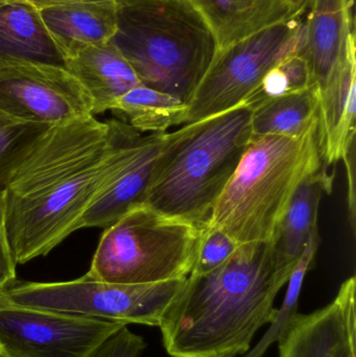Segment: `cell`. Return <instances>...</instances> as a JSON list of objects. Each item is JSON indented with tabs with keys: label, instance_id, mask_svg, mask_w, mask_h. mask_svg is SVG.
Listing matches in <instances>:
<instances>
[{
	"label": "cell",
	"instance_id": "obj_1",
	"mask_svg": "<svg viewBox=\"0 0 356 357\" xmlns=\"http://www.w3.org/2000/svg\"><path fill=\"white\" fill-rule=\"evenodd\" d=\"M141 133L121 119L82 117L46 129L0 193L17 264L47 255L72 233L96 197L129 169Z\"/></svg>",
	"mask_w": 356,
	"mask_h": 357
},
{
	"label": "cell",
	"instance_id": "obj_2",
	"mask_svg": "<svg viewBox=\"0 0 356 357\" xmlns=\"http://www.w3.org/2000/svg\"><path fill=\"white\" fill-rule=\"evenodd\" d=\"M295 268L275 241L240 245L219 268L189 275L159 328L171 357H238L259 329L278 318L275 300Z\"/></svg>",
	"mask_w": 356,
	"mask_h": 357
},
{
	"label": "cell",
	"instance_id": "obj_3",
	"mask_svg": "<svg viewBox=\"0 0 356 357\" xmlns=\"http://www.w3.org/2000/svg\"><path fill=\"white\" fill-rule=\"evenodd\" d=\"M251 142L247 106L167 133L146 205L205 228Z\"/></svg>",
	"mask_w": 356,
	"mask_h": 357
},
{
	"label": "cell",
	"instance_id": "obj_4",
	"mask_svg": "<svg viewBox=\"0 0 356 357\" xmlns=\"http://www.w3.org/2000/svg\"><path fill=\"white\" fill-rule=\"evenodd\" d=\"M111 43L140 83L187 106L217 52V41L187 0H115Z\"/></svg>",
	"mask_w": 356,
	"mask_h": 357
},
{
	"label": "cell",
	"instance_id": "obj_5",
	"mask_svg": "<svg viewBox=\"0 0 356 357\" xmlns=\"http://www.w3.org/2000/svg\"><path fill=\"white\" fill-rule=\"evenodd\" d=\"M317 129L298 138L252 140L206 227L224 231L238 245L275 241L299 187L325 167Z\"/></svg>",
	"mask_w": 356,
	"mask_h": 357
},
{
	"label": "cell",
	"instance_id": "obj_6",
	"mask_svg": "<svg viewBox=\"0 0 356 357\" xmlns=\"http://www.w3.org/2000/svg\"><path fill=\"white\" fill-rule=\"evenodd\" d=\"M204 228L144 204L104 229L86 274L116 284L180 280L194 270Z\"/></svg>",
	"mask_w": 356,
	"mask_h": 357
},
{
	"label": "cell",
	"instance_id": "obj_7",
	"mask_svg": "<svg viewBox=\"0 0 356 357\" xmlns=\"http://www.w3.org/2000/svg\"><path fill=\"white\" fill-rule=\"evenodd\" d=\"M185 279L116 284L85 274L63 282H31L16 279L0 291V305L67 312L116 321L125 325L159 327L163 314L181 291Z\"/></svg>",
	"mask_w": 356,
	"mask_h": 357
},
{
	"label": "cell",
	"instance_id": "obj_8",
	"mask_svg": "<svg viewBox=\"0 0 356 357\" xmlns=\"http://www.w3.org/2000/svg\"><path fill=\"white\" fill-rule=\"evenodd\" d=\"M304 47L302 15L217 50L187 104L182 125L242 106L270 69L288 54H303Z\"/></svg>",
	"mask_w": 356,
	"mask_h": 357
},
{
	"label": "cell",
	"instance_id": "obj_9",
	"mask_svg": "<svg viewBox=\"0 0 356 357\" xmlns=\"http://www.w3.org/2000/svg\"><path fill=\"white\" fill-rule=\"evenodd\" d=\"M125 323L0 305V347L8 357H93Z\"/></svg>",
	"mask_w": 356,
	"mask_h": 357
},
{
	"label": "cell",
	"instance_id": "obj_10",
	"mask_svg": "<svg viewBox=\"0 0 356 357\" xmlns=\"http://www.w3.org/2000/svg\"><path fill=\"white\" fill-rule=\"evenodd\" d=\"M0 111L48 127L93 115L89 94L64 66L15 58L0 59Z\"/></svg>",
	"mask_w": 356,
	"mask_h": 357
},
{
	"label": "cell",
	"instance_id": "obj_11",
	"mask_svg": "<svg viewBox=\"0 0 356 357\" xmlns=\"http://www.w3.org/2000/svg\"><path fill=\"white\" fill-rule=\"evenodd\" d=\"M355 294L353 276L328 305L291 316L278 337L279 357H356Z\"/></svg>",
	"mask_w": 356,
	"mask_h": 357
},
{
	"label": "cell",
	"instance_id": "obj_12",
	"mask_svg": "<svg viewBox=\"0 0 356 357\" xmlns=\"http://www.w3.org/2000/svg\"><path fill=\"white\" fill-rule=\"evenodd\" d=\"M353 6L355 0H307L303 56L319 93L338 73L355 39Z\"/></svg>",
	"mask_w": 356,
	"mask_h": 357
},
{
	"label": "cell",
	"instance_id": "obj_13",
	"mask_svg": "<svg viewBox=\"0 0 356 357\" xmlns=\"http://www.w3.org/2000/svg\"><path fill=\"white\" fill-rule=\"evenodd\" d=\"M355 50L353 39L342 66L319 93L317 135L326 169L344 160L355 146Z\"/></svg>",
	"mask_w": 356,
	"mask_h": 357
},
{
	"label": "cell",
	"instance_id": "obj_14",
	"mask_svg": "<svg viewBox=\"0 0 356 357\" xmlns=\"http://www.w3.org/2000/svg\"><path fill=\"white\" fill-rule=\"evenodd\" d=\"M64 67L89 94L94 116L112 110L121 96L142 85L131 65L111 42L84 46L67 54Z\"/></svg>",
	"mask_w": 356,
	"mask_h": 357
},
{
	"label": "cell",
	"instance_id": "obj_15",
	"mask_svg": "<svg viewBox=\"0 0 356 357\" xmlns=\"http://www.w3.org/2000/svg\"><path fill=\"white\" fill-rule=\"evenodd\" d=\"M215 36L217 50L302 16L288 0H187Z\"/></svg>",
	"mask_w": 356,
	"mask_h": 357
},
{
	"label": "cell",
	"instance_id": "obj_16",
	"mask_svg": "<svg viewBox=\"0 0 356 357\" xmlns=\"http://www.w3.org/2000/svg\"><path fill=\"white\" fill-rule=\"evenodd\" d=\"M167 137V132L150 134L148 142L129 171L92 202L84 215L83 229L108 228L134 208L146 204Z\"/></svg>",
	"mask_w": 356,
	"mask_h": 357
},
{
	"label": "cell",
	"instance_id": "obj_17",
	"mask_svg": "<svg viewBox=\"0 0 356 357\" xmlns=\"http://www.w3.org/2000/svg\"><path fill=\"white\" fill-rule=\"evenodd\" d=\"M63 58L79 48L109 43L117 29L115 0H93L40 10Z\"/></svg>",
	"mask_w": 356,
	"mask_h": 357
},
{
	"label": "cell",
	"instance_id": "obj_18",
	"mask_svg": "<svg viewBox=\"0 0 356 357\" xmlns=\"http://www.w3.org/2000/svg\"><path fill=\"white\" fill-rule=\"evenodd\" d=\"M15 58L62 65V52L40 10L25 0L0 4V59Z\"/></svg>",
	"mask_w": 356,
	"mask_h": 357
},
{
	"label": "cell",
	"instance_id": "obj_19",
	"mask_svg": "<svg viewBox=\"0 0 356 357\" xmlns=\"http://www.w3.org/2000/svg\"><path fill=\"white\" fill-rule=\"evenodd\" d=\"M334 176L323 167L307 178L295 193L286 216L282 220L275 241L278 259L286 266L295 268L318 228L320 202L324 192L332 189Z\"/></svg>",
	"mask_w": 356,
	"mask_h": 357
},
{
	"label": "cell",
	"instance_id": "obj_20",
	"mask_svg": "<svg viewBox=\"0 0 356 357\" xmlns=\"http://www.w3.org/2000/svg\"><path fill=\"white\" fill-rule=\"evenodd\" d=\"M319 92L313 86L251 108L252 140L265 136L298 138L318 126Z\"/></svg>",
	"mask_w": 356,
	"mask_h": 357
},
{
	"label": "cell",
	"instance_id": "obj_21",
	"mask_svg": "<svg viewBox=\"0 0 356 357\" xmlns=\"http://www.w3.org/2000/svg\"><path fill=\"white\" fill-rule=\"evenodd\" d=\"M186 108L173 96L139 85L121 96L111 111L140 133L150 134L181 126Z\"/></svg>",
	"mask_w": 356,
	"mask_h": 357
},
{
	"label": "cell",
	"instance_id": "obj_22",
	"mask_svg": "<svg viewBox=\"0 0 356 357\" xmlns=\"http://www.w3.org/2000/svg\"><path fill=\"white\" fill-rule=\"evenodd\" d=\"M315 86L309 61L302 54H292L270 69L242 106L253 108L261 102Z\"/></svg>",
	"mask_w": 356,
	"mask_h": 357
},
{
	"label": "cell",
	"instance_id": "obj_23",
	"mask_svg": "<svg viewBox=\"0 0 356 357\" xmlns=\"http://www.w3.org/2000/svg\"><path fill=\"white\" fill-rule=\"evenodd\" d=\"M48 128L20 121L0 111V190L16 163Z\"/></svg>",
	"mask_w": 356,
	"mask_h": 357
},
{
	"label": "cell",
	"instance_id": "obj_24",
	"mask_svg": "<svg viewBox=\"0 0 356 357\" xmlns=\"http://www.w3.org/2000/svg\"><path fill=\"white\" fill-rule=\"evenodd\" d=\"M238 247V243L227 233L215 227H205L198 257L190 275L206 274L219 268Z\"/></svg>",
	"mask_w": 356,
	"mask_h": 357
},
{
	"label": "cell",
	"instance_id": "obj_25",
	"mask_svg": "<svg viewBox=\"0 0 356 357\" xmlns=\"http://www.w3.org/2000/svg\"><path fill=\"white\" fill-rule=\"evenodd\" d=\"M146 348L144 337L123 326L110 337L93 357H139Z\"/></svg>",
	"mask_w": 356,
	"mask_h": 357
},
{
	"label": "cell",
	"instance_id": "obj_26",
	"mask_svg": "<svg viewBox=\"0 0 356 357\" xmlns=\"http://www.w3.org/2000/svg\"><path fill=\"white\" fill-rule=\"evenodd\" d=\"M17 266L18 264L15 261L10 243H8L6 220H4L3 201L0 193V291L16 280Z\"/></svg>",
	"mask_w": 356,
	"mask_h": 357
},
{
	"label": "cell",
	"instance_id": "obj_27",
	"mask_svg": "<svg viewBox=\"0 0 356 357\" xmlns=\"http://www.w3.org/2000/svg\"><path fill=\"white\" fill-rule=\"evenodd\" d=\"M345 165L347 167V173H348L349 192H348V204L349 214H350L351 227L353 230L355 228V146L351 149L346 158L344 159Z\"/></svg>",
	"mask_w": 356,
	"mask_h": 357
},
{
	"label": "cell",
	"instance_id": "obj_28",
	"mask_svg": "<svg viewBox=\"0 0 356 357\" xmlns=\"http://www.w3.org/2000/svg\"><path fill=\"white\" fill-rule=\"evenodd\" d=\"M33 4L38 10L49 8L54 6H64V4L75 3V2L93 1V0H25Z\"/></svg>",
	"mask_w": 356,
	"mask_h": 357
},
{
	"label": "cell",
	"instance_id": "obj_29",
	"mask_svg": "<svg viewBox=\"0 0 356 357\" xmlns=\"http://www.w3.org/2000/svg\"><path fill=\"white\" fill-rule=\"evenodd\" d=\"M293 8L298 12L303 13L304 14L307 10V0H288Z\"/></svg>",
	"mask_w": 356,
	"mask_h": 357
},
{
	"label": "cell",
	"instance_id": "obj_30",
	"mask_svg": "<svg viewBox=\"0 0 356 357\" xmlns=\"http://www.w3.org/2000/svg\"><path fill=\"white\" fill-rule=\"evenodd\" d=\"M0 357H8V356H6V354H2V352H1V354H0Z\"/></svg>",
	"mask_w": 356,
	"mask_h": 357
},
{
	"label": "cell",
	"instance_id": "obj_31",
	"mask_svg": "<svg viewBox=\"0 0 356 357\" xmlns=\"http://www.w3.org/2000/svg\"><path fill=\"white\" fill-rule=\"evenodd\" d=\"M6 0H0V4H2L3 3V2H6Z\"/></svg>",
	"mask_w": 356,
	"mask_h": 357
},
{
	"label": "cell",
	"instance_id": "obj_32",
	"mask_svg": "<svg viewBox=\"0 0 356 357\" xmlns=\"http://www.w3.org/2000/svg\"><path fill=\"white\" fill-rule=\"evenodd\" d=\"M1 347H0V354H1Z\"/></svg>",
	"mask_w": 356,
	"mask_h": 357
}]
</instances>
